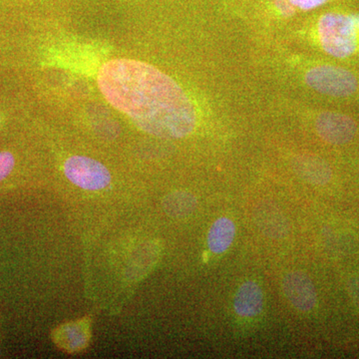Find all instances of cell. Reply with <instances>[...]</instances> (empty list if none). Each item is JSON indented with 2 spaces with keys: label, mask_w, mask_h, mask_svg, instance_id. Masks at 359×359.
Masks as SVG:
<instances>
[{
  "label": "cell",
  "mask_w": 359,
  "mask_h": 359,
  "mask_svg": "<svg viewBox=\"0 0 359 359\" xmlns=\"http://www.w3.org/2000/svg\"><path fill=\"white\" fill-rule=\"evenodd\" d=\"M316 132L323 141L332 145L349 143L356 134L355 122L341 113L325 112L316 122Z\"/></svg>",
  "instance_id": "obj_6"
},
{
  "label": "cell",
  "mask_w": 359,
  "mask_h": 359,
  "mask_svg": "<svg viewBox=\"0 0 359 359\" xmlns=\"http://www.w3.org/2000/svg\"><path fill=\"white\" fill-rule=\"evenodd\" d=\"M283 292L294 308L309 313L316 308L318 294L311 278L299 271H290L283 280Z\"/></svg>",
  "instance_id": "obj_5"
},
{
  "label": "cell",
  "mask_w": 359,
  "mask_h": 359,
  "mask_svg": "<svg viewBox=\"0 0 359 359\" xmlns=\"http://www.w3.org/2000/svg\"><path fill=\"white\" fill-rule=\"evenodd\" d=\"M65 172L71 183L85 190H102L111 182L107 168L98 161L82 156H73L66 161Z\"/></svg>",
  "instance_id": "obj_4"
},
{
  "label": "cell",
  "mask_w": 359,
  "mask_h": 359,
  "mask_svg": "<svg viewBox=\"0 0 359 359\" xmlns=\"http://www.w3.org/2000/svg\"><path fill=\"white\" fill-rule=\"evenodd\" d=\"M236 236V224L233 219L221 217L212 223L208 233V247L212 254H224L233 244Z\"/></svg>",
  "instance_id": "obj_10"
},
{
  "label": "cell",
  "mask_w": 359,
  "mask_h": 359,
  "mask_svg": "<svg viewBox=\"0 0 359 359\" xmlns=\"http://www.w3.org/2000/svg\"><path fill=\"white\" fill-rule=\"evenodd\" d=\"M264 309V294L254 280H247L238 287L233 299V309L241 318H256Z\"/></svg>",
  "instance_id": "obj_7"
},
{
  "label": "cell",
  "mask_w": 359,
  "mask_h": 359,
  "mask_svg": "<svg viewBox=\"0 0 359 359\" xmlns=\"http://www.w3.org/2000/svg\"><path fill=\"white\" fill-rule=\"evenodd\" d=\"M306 81L309 87L334 97L351 96L358 90V82L353 73L335 66H316L306 73Z\"/></svg>",
  "instance_id": "obj_3"
},
{
  "label": "cell",
  "mask_w": 359,
  "mask_h": 359,
  "mask_svg": "<svg viewBox=\"0 0 359 359\" xmlns=\"http://www.w3.org/2000/svg\"><path fill=\"white\" fill-rule=\"evenodd\" d=\"M163 205L169 216L173 218H185L195 211L197 200L192 194L175 192L165 198Z\"/></svg>",
  "instance_id": "obj_11"
},
{
  "label": "cell",
  "mask_w": 359,
  "mask_h": 359,
  "mask_svg": "<svg viewBox=\"0 0 359 359\" xmlns=\"http://www.w3.org/2000/svg\"><path fill=\"white\" fill-rule=\"evenodd\" d=\"M276 6L280 9L285 15H290L292 11V6L287 0H275Z\"/></svg>",
  "instance_id": "obj_14"
},
{
  "label": "cell",
  "mask_w": 359,
  "mask_h": 359,
  "mask_svg": "<svg viewBox=\"0 0 359 359\" xmlns=\"http://www.w3.org/2000/svg\"><path fill=\"white\" fill-rule=\"evenodd\" d=\"M97 81L106 100L144 132L180 139L195 129L192 101L176 81L153 65L114 59L100 68Z\"/></svg>",
  "instance_id": "obj_1"
},
{
  "label": "cell",
  "mask_w": 359,
  "mask_h": 359,
  "mask_svg": "<svg viewBox=\"0 0 359 359\" xmlns=\"http://www.w3.org/2000/svg\"><path fill=\"white\" fill-rule=\"evenodd\" d=\"M15 161L13 155L9 152H0V181L6 179L13 171Z\"/></svg>",
  "instance_id": "obj_12"
},
{
  "label": "cell",
  "mask_w": 359,
  "mask_h": 359,
  "mask_svg": "<svg viewBox=\"0 0 359 359\" xmlns=\"http://www.w3.org/2000/svg\"><path fill=\"white\" fill-rule=\"evenodd\" d=\"M295 172L309 184L316 186L327 185L332 180V172L330 165L321 158L313 155H302L294 161Z\"/></svg>",
  "instance_id": "obj_9"
},
{
  "label": "cell",
  "mask_w": 359,
  "mask_h": 359,
  "mask_svg": "<svg viewBox=\"0 0 359 359\" xmlns=\"http://www.w3.org/2000/svg\"><path fill=\"white\" fill-rule=\"evenodd\" d=\"M255 216L257 226L266 237L282 240L289 235V222L273 205L266 203L259 205L255 211Z\"/></svg>",
  "instance_id": "obj_8"
},
{
  "label": "cell",
  "mask_w": 359,
  "mask_h": 359,
  "mask_svg": "<svg viewBox=\"0 0 359 359\" xmlns=\"http://www.w3.org/2000/svg\"><path fill=\"white\" fill-rule=\"evenodd\" d=\"M292 6L297 7L302 11H311L327 4L328 0H289Z\"/></svg>",
  "instance_id": "obj_13"
},
{
  "label": "cell",
  "mask_w": 359,
  "mask_h": 359,
  "mask_svg": "<svg viewBox=\"0 0 359 359\" xmlns=\"http://www.w3.org/2000/svg\"><path fill=\"white\" fill-rule=\"evenodd\" d=\"M358 29L354 15L330 13L321 16L318 34L323 50L337 58L353 55L358 47Z\"/></svg>",
  "instance_id": "obj_2"
}]
</instances>
